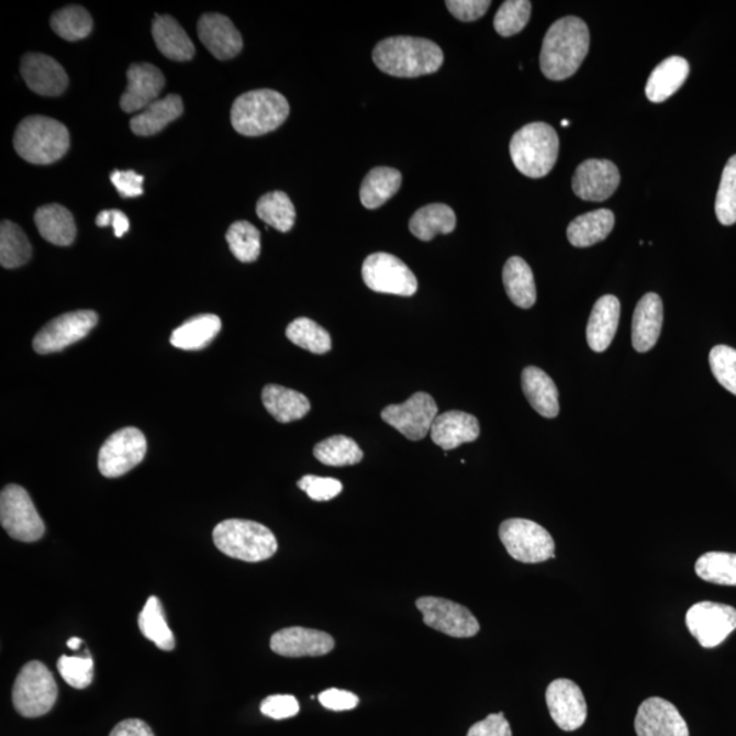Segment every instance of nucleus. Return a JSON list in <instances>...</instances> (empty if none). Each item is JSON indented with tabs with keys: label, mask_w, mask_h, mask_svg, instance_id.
Instances as JSON below:
<instances>
[{
	"label": "nucleus",
	"mask_w": 736,
	"mask_h": 736,
	"mask_svg": "<svg viewBox=\"0 0 736 736\" xmlns=\"http://www.w3.org/2000/svg\"><path fill=\"white\" fill-rule=\"evenodd\" d=\"M589 30L577 16H564L551 25L543 40L540 69L551 81L575 76L587 58Z\"/></svg>",
	"instance_id": "f257e3e1"
},
{
	"label": "nucleus",
	"mask_w": 736,
	"mask_h": 736,
	"mask_svg": "<svg viewBox=\"0 0 736 736\" xmlns=\"http://www.w3.org/2000/svg\"><path fill=\"white\" fill-rule=\"evenodd\" d=\"M373 64L389 76L416 78L439 70L444 53L432 40L398 36L382 40L372 53Z\"/></svg>",
	"instance_id": "f03ea898"
},
{
	"label": "nucleus",
	"mask_w": 736,
	"mask_h": 736,
	"mask_svg": "<svg viewBox=\"0 0 736 736\" xmlns=\"http://www.w3.org/2000/svg\"><path fill=\"white\" fill-rule=\"evenodd\" d=\"M70 134L64 123L42 115L24 119L14 134V149L25 161L47 166L69 150Z\"/></svg>",
	"instance_id": "7ed1b4c3"
},
{
	"label": "nucleus",
	"mask_w": 736,
	"mask_h": 736,
	"mask_svg": "<svg viewBox=\"0 0 736 736\" xmlns=\"http://www.w3.org/2000/svg\"><path fill=\"white\" fill-rule=\"evenodd\" d=\"M290 115V104L276 90H252L239 96L231 110L232 127L246 137L275 132Z\"/></svg>",
	"instance_id": "20e7f679"
},
{
	"label": "nucleus",
	"mask_w": 736,
	"mask_h": 736,
	"mask_svg": "<svg viewBox=\"0 0 736 736\" xmlns=\"http://www.w3.org/2000/svg\"><path fill=\"white\" fill-rule=\"evenodd\" d=\"M213 542L226 557L263 562L279 548L274 532L250 520H225L213 531Z\"/></svg>",
	"instance_id": "39448f33"
},
{
	"label": "nucleus",
	"mask_w": 736,
	"mask_h": 736,
	"mask_svg": "<svg viewBox=\"0 0 736 736\" xmlns=\"http://www.w3.org/2000/svg\"><path fill=\"white\" fill-rule=\"evenodd\" d=\"M559 138L550 124H526L513 135L511 156L515 168L532 179L545 178L558 160Z\"/></svg>",
	"instance_id": "423d86ee"
},
{
	"label": "nucleus",
	"mask_w": 736,
	"mask_h": 736,
	"mask_svg": "<svg viewBox=\"0 0 736 736\" xmlns=\"http://www.w3.org/2000/svg\"><path fill=\"white\" fill-rule=\"evenodd\" d=\"M58 700V687L47 666L40 661L27 662L15 679L13 704L24 717L47 715Z\"/></svg>",
	"instance_id": "0eeeda50"
},
{
	"label": "nucleus",
	"mask_w": 736,
	"mask_h": 736,
	"mask_svg": "<svg viewBox=\"0 0 736 736\" xmlns=\"http://www.w3.org/2000/svg\"><path fill=\"white\" fill-rule=\"evenodd\" d=\"M500 539L511 557L523 564H540L555 557V542L534 521L511 518L500 526Z\"/></svg>",
	"instance_id": "6e6552de"
},
{
	"label": "nucleus",
	"mask_w": 736,
	"mask_h": 736,
	"mask_svg": "<svg viewBox=\"0 0 736 736\" xmlns=\"http://www.w3.org/2000/svg\"><path fill=\"white\" fill-rule=\"evenodd\" d=\"M0 523L15 540L33 543L42 539L45 525L35 503L24 487L5 486L0 494Z\"/></svg>",
	"instance_id": "1a4fd4ad"
},
{
	"label": "nucleus",
	"mask_w": 736,
	"mask_h": 736,
	"mask_svg": "<svg viewBox=\"0 0 736 736\" xmlns=\"http://www.w3.org/2000/svg\"><path fill=\"white\" fill-rule=\"evenodd\" d=\"M147 442L141 430L126 427L113 433L99 451L100 473L105 478H121L143 462Z\"/></svg>",
	"instance_id": "9d476101"
},
{
	"label": "nucleus",
	"mask_w": 736,
	"mask_h": 736,
	"mask_svg": "<svg viewBox=\"0 0 736 736\" xmlns=\"http://www.w3.org/2000/svg\"><path fill=\"white\" fill-rule=\"evenodd\" d=\"M361 276L365 285L373 292L412 297L417 291L416 276L392 254L376 253L368 256Z\"/></svg>",
	"instance_id": "9b49d317"
},
{
	"label": "nucleus",
	"mask_w": 736,
	"mask_h": 736,
	"mask_svg": "<svg viewBox=\"0 0 736 736\" xmlns=\"http://www.w3.org/2000/svg\"><path fill=\"white\" fill-rule=\"evenodd\" d=\"M99 316L92 310H78L49 321L33 339L40 355L59 353L88 336L98 325Z\"/></svg>",
	"instance_id": "f8f14e48"
},
{
	"label": "nucleus",
	"mask_w": 736,
	"mask_h": 736,
	"mask_svg": "<svg viewBox=\"0 0 736 736\" xmlns=\"http://www.w3.org/2000/svg\"><path fill=\"white\" fill-rule=\"evenodd\" d=\"M416 607L423 615L424 624L446 636L469 638L480 631L479 621L471 611L451 600L424 596L416 600Z\"/></svg>",
	"instance_id": "ddd939ff"
},
{
	"label": "nucleus",
	"mask_w": 736,
	"mask_h": 736,
	"mask_svg": "<svg viewBox=\"0 0 736 736\" xmlns=\"http://www.w3.org/2000/svg\"><path fill=\"white\" fill-rule=\"evenodd\" d=\"M437 416V403L432 395L423 392L411 395L404 404L389 405L381 413L384 423L411 441L426 438Z\"/></svg>",
	"instance_id": "4468645a"
},
{
	"label": "nucleus",
	"mask_w": 736,
	"mask_h": 736,
	"mask_svg": "<svg viewBox=\"0 0 736 736\" xmlns=\"http://www.w3.org/2000/svg\"><path fill=\"white\" fill-rule=\"evenodd\" d=\"M687 626L701 647L715 648L736 628V610L732 605L700 602L687 614Z\"/></svg>",
	"instance_id": "2eb2a0df"
},
{
	"label": "nucleus",
	"mask_w": 736,
	"mask_h": 736,
	"mask_svg": "<svg viewBox=\"0 0 736 736\" xmlns=\"http://www.w3.org/2000/svg\"><path fill=\"white\" fill-rule=\"evenodd\" d=\"M546 701L553 721L564 732L584 726L588 706L579 684L570 679H557L547 688Z\"/></svg>",
	"instance_id": "dca6fc26"
},
{
	"label": "nucleus",
	"mask_w": 736,
	"mask_h": 736,
	"mask_svg": "<svg viewBox=\"0 0 736 736\" xmlns=\"http://www.w3.org/2000/svg\"><path fill=\"white\" fill-rule=\"evenodd\" d=\"M621 183L620 169L610 160H587L577 167L575 194L589 202H603L614 194Z\"/></svg>",
	"instance_id": "f3484780"
},
{
	"label": "nucleus",
	"mask_w": 736,
	"mask_h": 736,
	"mask_svg": "<svg viewBox=\"0 0 736 736\" xmlns=\"http://www.w3.org/2000/svg\"><path fill=\"white\" fill-rule=\"evenodd\" d=\"M637 736H689L687 721L678 707L660 698L645 700L634 721Z\"/></svg>",
	"instance_id": "a211bd4d"
},
{
	"label": "nucleus",
	"mask_w": 736,
	"mask_h": 736,
	"mask_svg": "<svg viewBox=\"0 0 736 736\" xmlns=\"http://www.w3.org/2000/svg\"><path fill=\"white\" fill-rule=\"evenodd\" d=\"M334 645L331 634L299 626L282 628L270 638L271 650L286 658H319L332 653Z\"/></svg>",
	"instance_id": "6ab92c4d"
},
{
	"label": "nucleus",
	"mask_w": 736,
	"mask_h": 736,
	"mask_svg": "<svg viewBox=\"0 0 736 736\" xmlns=\"http://www.w3.org/2000/svg\"><path fill=\"white\" fill-rule=\"evenodd\" d=\"M22 78L27 88L40 96H59L69 87L64 67L51 56L27 54L21 62Z\"/></svg>",
	"instance_id": "aec40b11"
},
{
	"label": "nucleus",
	"mask_w": 736,
	"mask_h": 736,
	"mask_svg": "<svg viewBox=\"0 0 736 736\" xmlns=\"http://www.w3.org/2000/svg\"><path fill=\"white\" fill-rule=\"evenodd\" d=\"M127 81L126 92L121 99L122 110L127 113L144 111L155 103L166 85L163 73L149 64L130 66Z\"/></svg>",
	"instance_id": "412c9836"
},
{
	"label": "nucleus",
	"mask_w": 736,
	"mask_h": 736,
	"mask_svg": "<svg viewBox=\"0 0 736 736\" xmlns=\"http://www.w3.org/2000/svg\"><path fill=\"white\" fill-rule=\"evenodd\" d=\"M198 37L213 56L230 60L241 54L243 38L228 16L205 14L198 22Z\"/></svg>",
	"instance_id": "4be33fe9"
},
{
	"label": "nucleus",
	"mask_w": 736,
	"mask_h": 736,
	"mask_svg": "<svg viewBox=\"0 0 736 736\" xmlns=\"http://www.w3.org/2000/svg\"><path fill=\"white\" fill-rule=\"evenodd\" d=\"M430 435H432L435 445L444 450H453L462 444H469V442L479 438V421L471 413L462 411L445 412L435 417Z\"/></svg>",
	"instance_id": "5701e85b"
},
{
	"label": "nucleus",
	"mask_w": 736,
	"mask_h": 736,
	"mask_svg": "<svg viewBox=\"0 0 736 736\" xmlns=\"http://www.w3.org/2000/svg\"><path fill=\"white\" fill-rule=\"evenodd\" d=\"M662 302L658 293H647L634 311L632 339L634 349L648 353L658 343L662 326Z\"/></svg>",
	"instance_id": "b1692460"
},
{
	"label": "nucleus",
	"mask_w": 736,
	"mask_h": 736,
	"mask_svg": "<svg viewBox=\"0 0 736 736\" xmlns=\"http://www.w3.org/2000/svg\"><path fill=\"white\" fill-rule=\"evenodd\" d=\"M621 319V303L613 294H605L593 305L587 326V342L594 353H604L613 343Z\"/></svg>",
	"instance_id": "393cba45"
},
{
	"label": "nucleus",
	"mask_w": 736,
	"mask_h": 736,
	"mask_svg": "<svg viewBox=\"0 0 736 736\" xmlns=\"http://www.w3.org/2000/svg\"><path fill=\"white\" fill-rule=\"evenodd\" d=\"M690 66L688 60L681 56H671L661 62L650 74L645 87V94L649 101L659 104L670 99L673 93L681 89L689 77Z\"/></svg>",
	"instance_id": "a878e982"
},
{
	"label": "nucleus",
	"mask_w": 736,
	"mask_h": 736,
	"mask_svg": "<svg viewBox=\"0 0 736 736\" xmlns=\"http://www.w3.org/2000/svg\"><path fill=\"white\" fill-rule=\"evenodd\" d=\"M152 35L158 51L168 59L186 62L196 54L191 38L171 15H156Z\"/></svg>",
	"instance_id": "bb28decb"
},
{
	"label": "nucleus",
	"mask_w": 736,
	"mask_h": 736,
	"mask_svg": "<svg viewBox=\"0 0 736 736\" xmlns=\"http://www.w3.org/2000/svg\"><path fill=\"white\" fill-rule=\"evenodd\" d=\"M521 383L526 400L537 413L547 419L558 416V389L548 373L534 366L526 367Z\"/></svg>",
	"instance_id": "cd10ccee"
},
{
	"label": "nucleus",
	"mask_w": 736,
	"mask_h": 736,
	"mask_svg": "<svg viewBox=\"0 0 736 736\" xmlns=\"http://www.w3.org/2000/svg\"><path fill=\"white\" fill-rule=\"evenodd\" d=\"M182 113V98L179 94H168L167 98L155 101L135 115L130 121V127L141 137H150V135L160 133L169 123L177 121Z\"/></svg>",
	"instance_id": "c85d7f7f"
},
{
	"label": "nucleus",
	"mask_w": 736,
	"mask_h": 736,
	"mask_svg": "<svg viewBox=\"0 0 736 736\" xmlns=\"http://www.w3.org/2000/svg\"><path fill=\"white\" fill-rule=\"evenodd\" d=\"M35 223L40 235L55 246H70L77 236L76 221L69 209L51 203L38 208L35 214Z\"/></svg>",
	"instance_id": "c756f323"
},
{
	"label": "nucleus",
	"mask_w": 736,
	"mask_h": 736,
	"mask_svg": "<svg viewBox=\"0 0 736 736\" xmlns=\"http://www.w3.org/2000/svg\"><path fill=\"white\" fill-rule=\"evenodd\" d=\"M263 403L266 411L280 423L299 421L311 410L310 401L304 394L280 384H268L264 388Z\"/></svg>",
	"instance_id": "7c9ffc66"
},
{
	"label": "nucleus",
	"mask_w": 736,
	"mask_h": 736,
	"mask_svg": "<svg viewBox=\"0 0 736 736\" xmlns=\"http://www.w3.org/2000/svg\"><path fill=\"white\" fill-rule=\"evenodd\" d=\"M615 224L614 213L609 209L581 214L571 221L568 228V239L575 247H591L607 239Z\"/></svg>",
	"instance_id": "2f4dec72"
},
{
	"label": "nucleus",
	"mask_w": 736,
	"mask_h": 736,
	"mask_svg": "<svg viewBox=\"0 0 736 736\" xmlns=\"http://www.w3.org/2000/svg\"><path fill=\"white\" fill-rule=\"evenodd\" d=\"M456 213L450 207L445 203H432L413 214L410 220V231L417 239L428 242L438 234H450L456 230Z\"/></svg>",
	"instance_id": "473e14b6"
},
{
	"label": "nucleus",
	"mask_w": 736,
	"mask_h": 736,
	"mask_svg": "<svg viewBox=\"0 0 736 736\" xmlns=\"http://www.w3.org/2000/svg\"><path fill=\"white\" fill-rule=\"evenodd\" d=\"M503 286L509 299L521 309H531L536 303L534 274L523 258L508 259L503 268Z\"/></svg>",
	"instance_id": "72a5a7b5"
},
{
	"label": "nucleus",
	"mask_w": 736,
	"mask_h": 736,
	"mask_svg": "<svg viewBox=\"0 0 736 736\" xmlns=\"http://www.w3.org/2000/svg\"><path fill=\"white\" fill-rule=\"evenodd\" d=\"M220 331L221 320L218 315H197L174 331L171 344L175 348L183 350H200L208 347Z\"/></svg>",
	"instance_id": "f704fd0d"
},
{
	"label": "nucleus",
	"mask_w": 736,
	"mask_h": 736,
	"mask_svg": "<svg viewBox=\"0 0 736 736\" xmlns=\"http://www.w3.org/2000/svg\"><path fill=\"white\" fill-rule=\"evenodd\" d=\"M403 177L389 167H377L367 174L360 187V201L367 209H377L387 203L400 190Z\"/></svg>",
	"instance_id": "c9c22d12"
},
{
	"label": "nucleus",
	"mask_w": 736,
	"mask_h": 736,
	"mask_svg": "<svg viewBox=\"0 0 736 736\" xmlns=\"http://www.w3.org/2000/svg\"><path fill=\"white\" fill-rule=\"evenodd\" d=\"M138 626L141 633L152 643H155L157 648L166 650V653L174 650L175 637L167 624L161 602L156 596L147 599L144 610L141 611L138 616Z\"/></svg>",
	"instance_id": "e433bc0d"
},
{
	"label": "nucleus",
	"mask_w": 736,
	"mask_h": 736,
	"mask_svg": "<svg viewBox=\"0 0 736 736\" xmlns=\"http://www.w3.org/2000/svg\"><path fill=\"white\" fill-rule=\"evenodd\" d=\"M32 246L25 232L11 221L0 226V264L5 269H15L30 263Z\"/></svg>",
	"instance_id": "4c0bfd02"
},
{
	"label": "nucleus",
	"mask_w": 736,
	"mask_h": 736,
	"mask_svg": "<svg viewBox=\"0 0 736 736\" xmlns=\"http://www.w3.org/2000/svg\"><path fill=\"white\" fill-rule=\"evenodd\" d=\"M314 456L325 466L345 467L356 466L364 460L365 455L353 438L334 435L314 447Z\"/></svg>",
	"instance_id": "58836bf2"
},
{
	"label": "nucleus",
	"mask_w": 736,
	"mask_h": 736,
	"mask_svg": "<svg viewBox=\"0 0 736 736\" xmlns=\"http://www.w3.org/2000/svg\"><path fill=\"white\" fill-rule=\"evenodd\" d=\"M695 573L712 584L736 587V554L712 551L701 555L695 562Z\"/></svg>",
	"instance_id": "ea45409f"
},
{
	"label": "nucleus",
	"mask_w": 736,
	"mask_h": 736,
	"mask_svg": "<svg viewBox=\"0 0 736 736\" xmlns=\"http://www.w3.org/2000/svg\"><path fill=\"white\" fill-rule=\"evenodd\" d=\"M257 214L264 223L280 232L291 231L297 220L293 203L290 197L282 191H274L260 197L257 203Z\"/></svg>",
	"instance_id": "a19ab883"
},
{
	"label": "nucleus",
	"mask_w": 736,
	"mask_h": 736,
	"mask_svg": "<svg viewBox=\"0 0 736 736\" xmlns=\"http://www.w3.org/2000/svg\"><path fill=\"white\" fill-rule=\"evenodd\" d=\"M287 337L311 354L324 355L332 349V337L324 327L310 319H298L287 327Z\"/></svg>",
	"instance_id": "79ce46f5"
},
{
	"label": "nucleus",
	"mask_w": 736,
	"mask_h": 736,
	"mask_svg": "<svg viewBox=\"0 0 736 736\" xmlns=\"http://www.w3.org/2000/svg\"><path fill=\"white\" fill-rule=\"evenodd\" d=\"M51 26L56 35L67 42H78L90 35L93 30V20L81 5H67L56 11L51 19Z\"/></svg>",
	"instance_id": "37998d69"
},
{
	"label": "nucleus",
	"mask_w": 736,
	"mask_h": 736,
	"mask_svg": "<svg viewBox=\"0 0 736 736\" xmlns=\"http://www.w3.org/2000/svg\"><path fill=\"white\" fill-rule=\"evenodd\" d=\"M230 250L241 263L257 260L260 253L259 231L248 221H236L226 232Z\"/></svg>",
	"instance_id": "c03bdc74"
},
{
	"label": "nucleus",
	"mask_w": 736,
	"mask_h": 736,
	"mask_svg": "<svg viewBox=\"0 0 736 736\" xmlns=\"http://www.w3.org/2000/svg\"><path fill=\"white\" fill-rule=\"evenodd\" d=\"M532 3L528 0H508L497 11L494 27L498 35L511 37L517 35L528 24Z\"/></svg>",
	"instance_id": "a18cd8bd"
},
{
	"label": "nucleus",
	"mask_w": 736,
	"mask_h": 736,
	"mask_svg": "<svg viewBox=\"0 0 736 736\" xmlns=\"http://www.w3.org/2000/svg\"><path fill=\"white\" fill-rule=\"evenodd\" d=\"M716 218L723 225L736 223V155L729 158L716 197Z\"/></svg>",
	"instance_id": "49530a36"
},
{
	"label": "nucleus",
	"mask_w": 736,
	"mask_h": 736,
	"mask_svg": "<svg viewBox=\"0 0 736 736\" xmlns=\"http://www.w3.org/2000/svg\"><path fill=\"white\" fill-rule=\"evenodd\" d=\"M710 365L716 381L736 395V349L716 345L710 354Z\"/></svg>",
	"instance_id": "de8ad7c7"
},
{
	"label": "nucleus",
	"mask_w": 736,
	"mask_h": 736,
	"mask_svg": "<svg viewBox=\"0 0 736 736\" xmlns=\"http://www.w3.org/2000/svg\"><path fill=\"white\" fill-rule=\"evenodd\" d=\"M62 678L74 689H87L93 682L94 665L89 653L85 658L62 656L58 661Z\"/></svg>",
	"instance_id": "09e8293b"
},
{
	"label": "nucleus",
	"mask_w": 736,
	"mask_h": 736,
	"mask_svg": "<svg viewBox=\"0 0 736 736\" xmlns=\"http://www.w3.org/2000/svg\"><path fill=\"white\" fill-rule=\"evenodd\" d=\"M299 489L316 502L331 501L343 491L342 481L333 478H320L305 475L298 481Z\"/></svg>",
	"instance_id": "8fccbe9b"
},
{
	"label": "nucleus",
	"mask_w": 736,
	"mask_h": 736,
	"mask_svg": "<svg viewBox=\"0 0 736 736\" xmlns=\"http://www.w3.org/2000/svg\"><path fill=\"white\" fill-rule=\"evenodd\" d=\"M300 711L299 702L293 695L276 694L269 695L260 704V712L265 716L275 718V721H282V718H290L297 716Z\"/></svg>",
	"instance_id": "3c124183"
},
{
	"label": "nucleus",
	"mask_w": 736,
	"mask_h": 736,
	"mask_svg": "<svg viewBox=\"0 0 736 736\" xmlns=\"http://www.w3.org/2000/svg\"><path fill=\"white\" fill-rule=\"evenodd\" d=\"M445 4L457 20L472 22L487 13L491 2L489 0H447Z\"/></svg>",
	"instance_id": "603ef678"
},
{
	"label": "nucleus",
	"mask_w": 736,
	"mask_h": 736,
	"mask_svg": "<svg viewBox=\"0 0 736 736\" xmlns=\"http://www.w3.org/2000/svg\"><path fill=\"white\" fill-rule=\"evenodd\" d=\"M467 736H513L511 724L503 712L492 713L484 721L473 724Z\"/></svg>",
	"instance_id": "864d4df0"
},
{
	"label": "nucleus",
	"mask_w": 736,
	"mask_h": 736,
	"mask_svg": "<svg viewBox=\"0 0 736 736\" xmlns=\"http://www.w3.org/2000/svg\"><path fill=\"white\" fill-rule=\"evenodd\" d=\"M111 182L123 198H135L144 194V177L134 171H113Z\"/></svg>",
	"instance_id": "5fc2aeb1"
},
{
	"label": "nucleus",
	"mask_w": 736,
	"mask_h": 736,
	"mask_svg": "<svg viewBox=\"0 0 736 736\" xmlns=\"http://www.w3.org/2000/svg\"><path fill=\"white\" fill-rule=\"evenodd\" d=\"M320 702L330 711H350L358 706V695L347 690L330 689L320 694Z\"/></svg>",
	"instance_id": "6e6d98bb"
},
{
	"label": "nucleus",
	"mask_w": 736,
	"mask_h": 736,
	"mask_svg": "<svg viewBox=\"0 0 736 736\" xmlns=\"http://www.w3.org/2000/svg\"><path fill=\"white\" fill-rule=\"evenodd\" d=\"M96 224L98 226L111 225L118 237H122L130 228V221L126 214L115 211V209L113 211L100 212L99 216L96 218Z\"/></svg>",
	"instance_id": "4d7b16f0"
},
{
	"label": "nucleus",
	"mask_w": 736,
	"mask_h": 736,
	"mask_svg": "<svg viewBox=\"0 0 736 736\" xmlns=\"http://www.w3.org/2000/svg\"><path fill=\"white\" fill-rule=\"evenodd\" d=\"M110 736H155L152 728L140 718H127L112 729Z\"/></svg>",
	"instance_id": "13d9d810"
},
{
	"label": "nucleus",
	"mask_w": 736,
	"mask_h": 736,
	"mask_svg": "<svg viewBox=\"0 0 736 736\" xmlns=\"http://www.w3.org/2000/svg\"><path fill=\"white\" fill-rule=\"evenodd\" d=\"M82 643L83 642L81 638L73 637L69 639V643H67V647L77 650L79 647H81Z\"/></svg>",
	"instance_id": "bf43d9fd"
},
{
	"label": "nucleus",
	"mask_w": 736,
	"mask_h": 736,
	"mask_svg": "<svg viewBox=\"0 0 736 736\" xmlns=\"http://www.w3.org/2000/svg\"><path fill=\"white\" fill-rule=\"evenodd\" d=\"M569 124H570L569 121H562V126L564 127H569Z\"/></svg>",
	"instance_id": "052dcab7"
}]
</instances>
